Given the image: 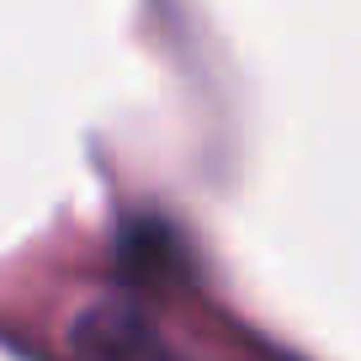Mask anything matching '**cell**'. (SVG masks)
Returning a JSON list of instances; mask_svg holds the SVG:
<instances>
[{
  "instance_id": "obj_1",
  "label": "cell",
  "mask_w": 361,
  "mask_h": 361,
  "mask_svg": "<svg viewBox=\"0 0 361 361\" xmlns=\"http://www.w3.org/2000/svg\"><path fill=\"white\" fill-rule=\"evenodd\" d=\"M69 345L80 361H170L159 329L128 303H96L75 319Z\"/></svg>"
}]
</instances>
